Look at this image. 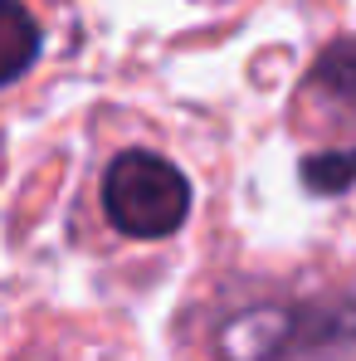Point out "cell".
I'll list each match as a JSON object with an SVG mask.
<instances>
[{
    "label": "cell",
    "instance_id": "1",
    "mask_svg": "<svg viewBox=\"0 0 356 361\" xmlns=\"http://www.w3.org/2000/svg\"><path fill=\"white\" fill-rule=\"evenodd\" d=\"M220 361H352L356 298H269L230 312L215 332Z\"/></svg>",
    "mask_w": 356,
    "mask_h": 361
},
{
    "label": "cell",
    "instance_id": "2",
    "mask_svg": "<svg viewBox=\"0 0 356 361\" xmlns=\"http://www.w3.org/2000/svg\"><path fill=\"white\" fill-rule=\"evenodd\" d=\"M103 215L127 240H166L190 215V180L176 161L127 147L103 171Z\"/></svg>",
    "mask_w": 356,
    "mask_h": 361
},
{
    "label": "cell",
    "instance_id": "3",
    "mask_svg": "<svg viewBox=\"0 0 356 361\" xmlns=\"http://www.w3.org/2000/svg\"><path fill=\"white\" fill-rule=\"evenodd\" d=\"M307 93L337 122L356 127V39H337L317 54V63L307 68Z\"/></svg>",
    "mask_w": 356,
    "mask_h": 361
},
{
    "label": "cell",
    "instance_id": "4",
    "mask_svg": "<svg viewBox=\"0 0 356 361\" xmlns=\"http://www.w3.org/2000/svg\"><path fill=\"white\" fill-rule=\"evenodd\" d=\"M39 25L20 0H0V83H20L25 68L39 59Z\"/></svg>",
    "mask_w": 356,
    "mask_h": 361
},
{
    "label": "cell",
    "instance_id": "5",
    "mask_svg": "<svg viewBox=\"0 0 356 361\" xmlns=\"http://www.w3.org/2000/svg\"><path fill=\"white\" fill-rule=\"evenodd\" d=\"M302 180H307L317 195H342V190L356 180V147L307 157V161H302Z\"/></svg>",
    "mask_w": 356,
    "mask_h": 361
}]
</instances>
